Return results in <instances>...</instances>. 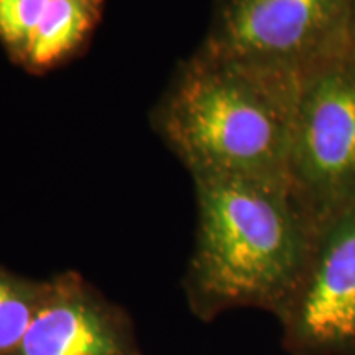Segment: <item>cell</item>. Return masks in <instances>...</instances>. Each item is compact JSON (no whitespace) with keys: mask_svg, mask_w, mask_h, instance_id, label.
I'll return each instance as SVG.
<instances>
[{"mask_svg":"<svg viewBox=\"0 0 355 355\" xmlns=\"http://www.w3.org/2000/svg\"><path fill=\"white\" fill-rule=\"evenodd\" d=\"M198 225L184 275L189 311L211 322L254 308L279 318L300 285L316 222L288 180L196 175Z\"/></svg>","mask_w":355,"mask_h":355,"instance_id":"cell-1","label":"cell"},{"mask_svg":"<svg viewBox=\"0 0 355 355\" xmlns=\"http://www.w3.org/2000/svg\"><path fill=\"white\" fill-rule=\"evenodd\" d=\"M300 84L199 48L168 92L158 125L193 176L288 180Z\"/></svg>","mask_w":355,"mask_h":355,"instance_id":"cell-2","label":"cell"},{"mask_svg":"<svg viewBox=\"0 0 355 355\" xmlns=\"http://www.w3.org/2000/svg\"><path fill=\"white\" fill-rule=\"evenodd\" d=\"M349 8L350 0H216L201 48L301 81L350 48Z\"/></svg>","mask_w":355,"mask_h":355,"instance_id":"cell-3","label":"cell"},{"mask_svg":"<svg viewBox=\"0 0 355 355\" xmlns=\"http://www.w3.org/2000/svg\"><path fill=\"white\" fill-rule=\"evenodd\" d=\"M288 181L318 225L355 201V51L301 79Z\"/></svg>","mask_w":355,"mask_h":355,"instance_id":"cell-4","label":"cell"},{"mask_svg":"<svg viewBox=\"0 0 355 355\" xmlns=\"http://www.w3.org/2000/svg\"><path fill=\"white\" fill-rule=\"evenodd\" d=\"M278 322L290 355H355V201L318 225Z\"/></svg>","mask_w":355,"mask_h":355,"instance_id":"cell-5","label":"cell"},{"mask_svg":"<svg viewBox=\"0 0 355 355\" xmlns=\"http://www.w3.org/2000/svg\"><path fill=\"white\" fill-rule=\"evenodd\" d=\"M13 355H145L121 304L78 272L44 279L37 313Z\"/></svg>","mask_w":355,"mask_h":355,"instance_id":"cell-6","label":"cell"},{"mask_svg":"<svg viewBox=\"0 0 355 355\" xmlns=\"http://www.w3.org/2000/svg\"><path fill=\"white\" fill-rule=\"evenodd\" d=\"M101 6L102 0H51L20 63L43 71L64 61L91 33Z\"/></svg>","mask_w":355,"mask_h":355,"instance_id":"cell-7","label":"cell"},{"mask_svg":"<svg viewBox=\"0 0 355 355\" xmlns=\"http://www.w3.org/2000/svg\"><path fill=\"white\" fill-rule=\"evenodd\" d=\"M44 279L20 277L0 265V355H13L37 313Z\"/></svg>","mask_w":355,"mask_h":355,"instance_id":"cell-8","label":"cell"},{"mask_svg":"<svg viewBox=\"0 0 355 355\" xmlns=\"http://www.w3.org/2000/svg\"><path fill=\"white\" fill-rule=\"evenodd\" d=\"M51 0H0V40L21 61Z\"/></svg>","mask_w":355,"mask_h":355,"instance_id":"cell-9","label":"cell"},{"mask_svg":"<svg viewBox=\"0 0 355 355\" xmlns=\"http://www.w3.org/2000/svg\"><path fill=\"white\" fill-rule=\"evenodd\" d=\"M349 46L355 51V0H350L349 8Z\"/></svg>","mask_w":355,"mask_h":355,"instance_id":"cell-10","label":"cell"}]
</instances>
